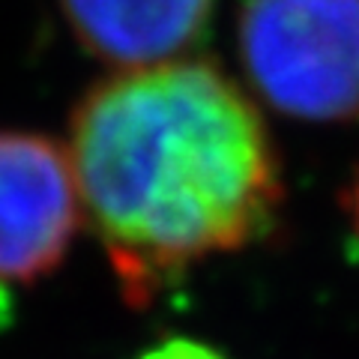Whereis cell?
<instances>
[{
    "label": "cell",
    "instance_id": "cell-3",
    "mask_svg": "<svg viewBox=\"0 0 359 359\" xmlns=\"http://www.w3.org/2000/svg\"><path fill=\"white\" fill-rule=\"evenodd\" d=\"M81 219L69 150L0 129V285H30L63 261Z\"/></svg>",
    "mask_w": 359,
    "mask_h": 359
},
{
    "label": "cell",
    "instance_id": "cell-6",
    "mask_svg": "<svg viewBox=\"0 0 359 359\" xmlns=\"http://www.w3.org/2000/svg\"><path fill=\"white\" fill-rule=\"evenodd\" d=\"M347 210H351V219H353V228H356V237H359V171H356L351 192H347Z\"/></svg>",
    "mask_w": 359,
    "mask_h": 359
},
{
    "label": "cell",
    "instance_id": "cell-1",
    "mask_svg": "<svg viewBox=\"0 0 359 359\" xmlns=\"http://www.w3.org/2000/svg\"><path fill=\"white\" fill-rule=\"evenodd\" d=\"M69 162L81 212L138 302L189 264L261 240L285 198L261 111L207 60L99 81L72 114Z\"/></svg>",
    "mask_w": 359,
    "mask_h": 359
},
{
    "label": "cell",
    "instance_id": "cell-2",
    "mask_svg": "<svg viewBox=\"0 0 359 359\" xmlns=\"http://www.w3.org/2000/svg\"><path fill=\"white\" fill-rule=\"evenodd\" d=\"M240 60L278 114L359 120V0H245Z\"/></svg>",
    "mask_w": 359,
    "mask_h": 359
},
{
    "label": "cell",
    "instance_id": "cell-4",
    "mask_svg": "<svg viewBox=\"0 0 359 359\" xmlns=\"http://www.w3.org/2000/svg\"><path fill=\"white\" fill-rule=\"evenodd\" d=\"M78 45L117 69L180 60L204 39L216 0H60Z\"/></svg>",
    "mask_w": 359,
    "mask_h": 359
},
{
    "label": "cell",
    "instance_id": "cell-5",
    "mask_svg": "<svg viewBox=\"0 0 359 359\" xmlns=\"http://www.w3.org/2000/svg\"><path fill=\"white\" fill-rule=\"evenodd\" d=\"M138 359H228V356L195 339H168L150 347V351H144Z\"/></svg>",
    "mask_w": 359,
    "mask_h": 359
}]
</instances>
